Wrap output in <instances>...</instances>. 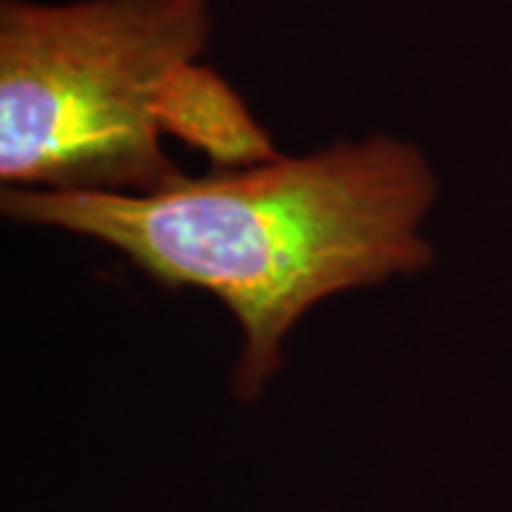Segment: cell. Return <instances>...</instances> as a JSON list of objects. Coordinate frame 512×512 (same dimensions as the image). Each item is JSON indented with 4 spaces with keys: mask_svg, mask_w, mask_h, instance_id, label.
I'll list each match as a JSON object with an SVG mask.
<instances>
[{
    "mask_svg": "<svg viewBox=\"0 0 512 512\" xmlns=\"http://www.w3.org/2000/svg\"><path fill=\"white\" fill-rule=\"evenodd\" d=\"M214 0H0V191L148 194L185 171Z\"/></svg>",
    "mask_w": 512,
    "mask_h": 512,
    "instance_id": "7a4b0ae2",
    "label": "cell"
},
{
    "mask_svg": "<svg viewBox=\"0 0 512 512\" xmlns=\"http://www.w3.org/2000/svg\"><path fill=\"white\" fill-rule=\"evenodd\" d=\"M439 194L419 143L370 131L183 174L148 194L0 191V211L23 228L106 248L157 288L220 302L237 328L228 390L254 404L319 305L433 268L427 225Z\"/></svg>",
    "mask_w": 512,
    "mask_h": 512,
    "instance_id": "6da1fadb",
    "label": "cell"
}]
</instances>
